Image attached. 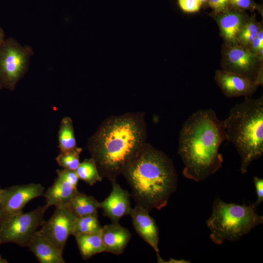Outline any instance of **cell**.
Masks as SVG:
<instances>
[{
    "label": "cell",
    "mask_w": 263,
    "mask_h": 263,
    "mask_svg": "<svg viewBox=\"0 0 263 263\" xmlns=\"http://www.w3.org/2000/svg\"><path fill=\"white\" fill-rule=\"evenodd\" d=\"M143 113H127L104 120L88 140L87 148L102 178L115 181L147 143Z\"/></svg>",
    "instance_id": "obj_1"
},
{
    "label": "cell",
    "mask_w": 263,
    "mask_h": 263,
    "mask_svg": "<svg viewBox=\"0 0 263 263\" xmlns=\"http://www.w3.org/2000/svg\"><path fill=\"white\" fill-rule=\"evenodd\" d=\"M226 136L223 120L212 109L190 115L180 130L178 154L184 164L183 175L198 182L218 171L224 159L219 149Z\"/></svg>",
    "instance_id": "obj_2"
},
{
    "label": "cell",
    "mask_w": 263,
    "mask_h": 263,
    "mask_svg": "<svg viewBox=\"0 0 263 263\" xmlns=\"http://www.w3.org/2000/svg\"><path fill=\"white\" fill-rule=\"evenodd\" d=\"M122 174L136 205L148 211L165 207L177 188V174L172 160L148 143Z\"/></svg>",
    "instance_id": "obj_3"
},
{
    "label": "cell",
    "mask_w": 263,
    "mask_h": 263,
    "mask_svg": "<svg viewBox=\"0 0 263 263\" xmlns=\"http://www.w3.org/2000/svg\"><path fill=\"white\" fill-rule=\"evenodd\" d=\"M226 140L235 146L241 158V171L263 154V97L244 100L232 107L223 120Z\"/></svg>",
    "instance_id": "obj_4"
},
{
    "label": "cell",
    "mask_w": 263,
    "mask_h": 263,
    "mask_svg": "<svg viewBox=\"0 0 263 263\" xmlns=\"http://www.w3.org/2000/svg\"><path fill=\"white\" fill-rule=\"evenodd\" d=\"M263 223V216L256 212L252 204L246 206L227 203L218 197L213 202L206 225L211 241L220 245L225 240H239Z\"/></svg>",
    "instance_id": "obj_5"
},
{
    "label": "cell",
    "mask_w": 263,
    "mask_h": 263,
    "mask_svg": "<svg viewBox=\"0 0 263 263\" xmlns=\"http://www.w3.org/2000/svg\"><path fill=\"white\" fill-rule=\"evenodd\" d=\"M33 50L22 45L13 38L5 39L0 46V85L13 91L27 72Z\"/></svg>",
    "instance_id": "obj_6"
},
{
    "label": "cell",
    "mask_w": 263,
    "mask_h": 263,
    "mask_svg": "<svg viewBox=\"0 0 263 263\" xmlns=\"http://www.w3.org/2000/svg\"><path fill=\"white\" fill-rule=\"evenodd\" d=\"M49 207L45 204L27 213L22 211L3 215L0 221V245L14 243L28 246L38 228L45 222L44 215Z\"/></svg>",
    "instance_id": "obj_7"
},
{
    "label": "cell",
    "mask_w": 263,
    "mask_h": 263,
    "mask_svg": "<svg viewBox=\"0 0 263 263\" xmlns=\"http://www.w3.org/2000/svg\"><path fill=\"white\" fill-rule=\"evenodd\" d=\"M222 67L247 78L258 86L263 85V61L257 55L239 44L223 45Z\"/></svg>",
    "instance_id": "obj_8"
},
{
    "label": "cell",
    "mask_w": 263,
    "mask_h": 263,
    "mask_svg": "<svg viewBox=\"0 0 263 263\" xmlns=\"http://www.w3.org/2000/svg\"><path fill=\"white\" fill-rule=\"evenodd\" d=\"M75 218L76 216L65 207H56L53 215L38 230L63 253L68 238L73 234Z\"/></svg>",
    "instance_id": "obj_9"
},
{
    "label": "cell",
    "mask_w": 263,
    "mask_h": 263,
    "mask_svg": "<svg viewBox=\"0 0 263 263\" xmlns=\"http://www.w3.org/2000/svg\"><path fill=\"white\" fill-rule=\"evenodd\" d=\"M44 190V187L39 183L15 185L1 188L0 207L3 215L22 211L29 201L42 196Z\"/></svg>",
    "instance_id": "obj_10"
},
{
    "label": "cell",
    "mask_w": 263,
    "mask_h": 263,
    "mask_svg": "<svg viewBox=\"0 0 263 263\" xmlns=\"http://www.w3.org/2000/svg\"><path fill=\"white\" fill-rule=\"evenodd\" d=\"M214 79L224 94L227 97H251L259 86L247 78L222 70L216 71Z\"/></svg>",
    "instance_id": "obj_11"
},
{
    "label": "cell",
    "mask_w": 263,
    "mask_h": 263,
    "mask_svg": "<svg viewBox=\"0 0 263 263\" xmlns=\"http://www.w3.org/2000/svg\"><path fill=\"white\" fill-rule=\"evenodd\" d=\"M111 182L112 191L108 197L99 202V208L103 210V215L110 218L112 223H118L122 217L130 215L131 213V195L116 183V180Z\"/></svg>",
    "instance_id": "obj_12"
},
{
    "label": "cell",
    "mask_w": 263,
    "mask_h": 263,
    "mask_svg": "<svg viewBox=\"0 0 263 263\" xmlns=\"http://www.w3.org/2000/svg\"><path fill=\"white\" fill-rule=\"evenodd\" d=\"M225 43H238L239 34L249 17L244 11L232 8L218 13H212Z\"/></svg>",
    "instance_id": "obj_13"
},
{
    "label": "cell",
    "mask_w": 263,
    "mask_h": 263,
    "mask_svg": "<svg viewBox=\"0 0 263 263\" xmlns=\"http://www.w3.org/2000/svg\"><path fill=\"white\" fill-rule=\"evenodd\" d=\"M144 207L136 205L132 208L130 216L132 224L137 234L156 252L159 256V232L154 219L150 216Z\"/></svg>",
    "instance_id": "obj_14"
},
{
    "label": "cell",
    "mask_w": 263,
    "mask_h": 263,
    "mask_svg": "<svg viewBox=\"0 0 263 263\" xmlns=\"http://www.w3.org/2000/svg\"><path fill=\"white\" fill-rule=\"evenodd\" d=\"M101 234L105 252L115 255H119L124 252L132 237L129 230L118 223H112L103 226Z\"/></svg>",
    "instance_id": "obj_15"
},
{
    "label": "cell",
    "mask_w": 263,
    "mask_h": 263,
    "mask_svg": "<svg viewBox=\"0 0 263 263\" xmlns=\"http://www.w3.org/2000/svg\"><path fill=\"white\" fill-rule=\"evenodd\" d=\"M28 247L40 263H64L62 252L37 231Z\"/></svg>",
    "instance_id": "obj_16"
},
{
    "label": "cell",
    "mask_w": 263,
    "mask_h": 263,
    "mask_svg": "<svg viewBox=\"0 0 263 263\" xmlns=\"http://www.w3.org/2000/svg\"><path fill=\"white\" fill-rule=\"evenodd\" d=\"M78 192L77 188L57 177L43 195L49 207H65Z\"/></svg>",
    "instance_id": "obj_17"
},
{
    "label": "cell",
    "mask_w": 263,
    "mask_h": 263,
    "mask_svg": "<svg viewBox=\"0 0 263 263\" xmlns=\"http://www.w3.org/2000/svg\"><path fill=\"white\" fill-rule=\"evenodd\" d=\"M65 207L76 217L97 216L99 202L92 196L79 192Z\"/></svg>",
    "instance_id": "obj_18"
},
{
    "label": "cell",
    "mask_w": 263,
    "mask_h": 263,
    "mask_svg": "<svg viewBox=\"0 0 263 263\" xmlns=\"http://www.w3.org/2000/svg\"><path fill=\"white\" fill-rule=\"evenodd\" d=\"M74 236L84 260H88L96 254L105 252L101 233L80 234Z\"/></svg>",
    "instance_id": "obj_19"
},
{
    "label": "cell",
    "mask_w": 263,
    "mask_h": 263,
    "mask_svg": "<svg viewBox=\"0 0 263 263\" xmlns=\"http://www.w3.org/2000/svg\"><path fill=\"white\" fill-rule=\"evenodd\" d=\"M58 147L61 152H67L76 149L73 123L69 117H65L61 121L58 133Z\"/></svg>",
    "instance_id": "obj_20"
},
{
    "label": "cell",
    "mask_w": 263,
    "mask_h": 263,
    "mask_svg": "<svg viewBox=\"0 0 263 263\" xmlns=\"http://www.w3.org/2000/svg\"><path fill=\"white\" fill-rule=\"evenodd\" d=\"M75 171L79 179L90 186H93L97 182L102 181L103 179L99 173L94 160L92 157L85 158L80 163Z\"/></svg>",
    "instance_id": "obj_21"
},
{
    "label": "cell",
    "mask_w": 263,
    "mask_h": 263,
    "mask_svg": "<svg viewBox=\"0 0 263 263\" xmlns=\"http://www.w3.org/2000/svg\"><path fill=\"white\" fill-rule=\"evenodd\" d=\"M102 228L97 215L76 217L73 235L99 233Z\"/></svg>",
    "instance_id": "obj_22"
},
{
    "label": "cell",
    "mask_w": 263,
    "mask_h": 263,
    "mask_svg": "<svg viewBox=\"0 0 263 263\" xmlns=\"http://www.w3.org/2000/svg\"><path fill=\"white\" fill-rule=\"evenodd\" d=\"M262 25L257 21L255 14L252 15L249 17L239 34L238 43L248 48L252 41L257 37Z\"/></svg>",
    "instance_id": "obj_23"
},
{
    "label": "cell",
    "mask_w": 263,
    "mask_h": 263,
    "mask_svg": "<svg viewBox=\"0 0 263 263\" xmlns=\"http://www.w3.org/2000/svg\"><path fill=\"white\" fill-rule=\"evenodd\" d=\"M82 151L81 148L77 147L71 151L60 152L56 158V161L63 169L75 170L80 164L79 157Z\"/></svg>",
    "instance_id": "obj_24"
},
{
    "label": "cell",
    "mask_w": 263,
    "mask_h": 263,
    "mask_svg": "<svg viewBox=\"0 0 263 263\" xmlns=\"http://www.w3.org/2000/svg\"><path fill=\"white\" fill-rule=\"evenodd\" d=\"M56 173L57 177L67 182L73 186L77 188L79 179L75 170L63 169H57Z\"/></svg>",
    "instance_id": "obj_25"
},
{
    "label": "cell",
    "mask_w": 263,
    "mask_h": 263,
    "mask_svg": "<svg viewBox=\"0 0 263 263\" xmlns=\"http://www.w3.org/2000/svg\"><path fill=\"white\" fill-rule=\"evenodd\" d=\"M229 1L231 8L242 11L253 12L257 8L254 0H229Z\"/></svg>",
    "instance_id": "obj_26"
},
{
    "label": "cell",
    "mask_w": 263,
    "mask_h": 263,
    "mask_svg": "<svg viewBox=\"0 0 263 263\" xmlns=\"http://www.w3.org/2000/svg\"><path fill=\"white\" fill-rule=\"evenodd\" d=\"M177 1L180 8L187 13L198 12L202 6L199 0H177Z\"/></svg>",
    "instance_id": "obj_27"
},
{
    "label": "cell",
    "mask_w": 263,
    "mask_h": 263,
    "mask_svg": "<svg viewBox=\"0 0 263 263\" xmlns=\"http://www.w3.org/2000/svg\"><path fill=\"white\" fill-rule=\"evenodd\" d=\"M207 5L211 8L214 13L223 12L231 8L229 0H208Z\"/></svg>",
    "instance_id": "obj_28"
},
{
    "label": "cell",
    "mask_w": 263,
    "mask_h": 263,
    "mask_svg": "<svg viewBox=\"0 0 263 263\" xmlns=\"http://www.w3.org/2000/svg\"><path fill=\"white\" fill-rule=\"evenodd\" d=\"M247 49L256 55L263 49V28L262 25L260 28L257 37Z\"/></svg>",
    "instance_id": "obj_29"
},
{
    "label": "cell",
    "mask_w": 263,
    "mask_h": 263,
    "mask_svg": "<svg viewBox=\"0 0 263 263\" xmlns=\"http://www.w3.org/2000/svg\"><path fill=\"white\" fill-rule=\"evenodd\" d=\"M253 182L257 198L256 201L254 204H252V205L256 209L258 206L263 201V179L255 176L253 178Z\"/></svg>",
    "instance_id": "obj_30"
},
{
    "label": "cell",
    "mask_w": 263,
    "mask_h": 263,
    "mask_svg": "<svg viewBox=\"0 0 263 263\" xmlns=\"http://www.w3.org/2000/svg\"><path fill=\"white\" fill-rule=\"evenodd\" d=\"M5 34L3 29L0 27V46L5 40Z\"/></svg>",
    "instance_id": "obj_31"
},
{
    "label": "cell",
    "mask_w": 263,
    "mask_h": 263,
    "mask_svg": "<svg viewBox=\"0 0 263 263\" xmlns=\"http://www.w3.org/2000/svg\"><path fill=\"white\" fill-rule=\"evenodd\" d=\"M167 263H190V262H188L187 261H185L184 260H175L170 258V260L169 261V262H167Z\"/></svg>",
    "instance_id": "obj_32"
},
{
    "label": "cell",
    "mask_w": 263,
    "mask_h": 263,
    "mask_svg": "<svg viewBox=\"0 0 263 263\" xmlns=\"http://www.w3.org/2000/svg\"><path fill=\"white\" fill-rule=\"evenodd\" d=\"M201 6L207 4L208 0H199Z\"/></svg>",
    "instance_id": "obj_33"
},
{
    "label": "cell",
    "mask_w": 263,
    "mask_h": 263,
    "mask_svg": "<svg viewBox=\"0 0 263 263\" xmlns=\"http://www.w3.org/2000/svg\"><path fill=\"white\" fill-rule=\"evenodd\" d=\"M3 215V212H2V209H1V208L0 207V221L1 219V218H2Z\"/></svg>",
    "instance_id": "obj_34"
},
{
    "label": "cell",
    "mask_w": 263,
    "mask_h": 263,
    "mask_svg": "<svg viewBox=\"0 0 263 263\" xmlns=\"http://www.w3.org/2000/svg\"><path fill=\"white\" fill-rule=\"evenodd\" d=\"M2 89V86L0 85V90Z\"/></svg>",
    "instance_id": "obj_35"
},
{
    "label": "cell",
    "mask_w": 263,
    "mask_h": 263,
    "mask_svg": "<svg viewBox=\"0 0 263 263\" xmlns=\"http://www.w3.org/2000/svg\"><path fill=\"white\" fill-rule=\"evenodd\" d=\"M1 188H0V190Z\"/></svg>",
    "instance_id": "obj_36"
}]
</instances>
